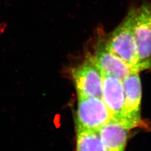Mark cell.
I'll use <instances>...</instances> for the list:
<instances>
[{
    "label": "cell",
    "mask_w": 151,
    "mask_h": 151,
    "mask_svg": "<svg viewBox=\"0 0 151 151\" xmlns=\"http://www.w3.org/2000/svg\"><path fill=\"white\" fill-rule=\"evenodd\" d=\"M134 8H131L123 21L104 39L108 49L138 72L139 55L133 32Z\"/></svg>",
    "instance_id": "obj_1"
},
{
    "label": "cell",
    "mask_w": 151,
    "mask_h": 151,
    "mask_svg": "<svg viewBox=\"0 0 151 151\" xmlns=\"http://www.w3.org/2000/svg\"><path fill=\"white\" fill-rule=\"evenodd\" d=\"M133 32L139 55L140 71L151 69V1L134 8Z\"/></svg>",
    "instance_id": "obj_2"
},
{
    "label": "cell",
    "mask_w": 151,
    "mask_h": 151,
    "mask_svg": "<svg viewBox=\"0 0 151 151\" xmlns=\"http://www.w3.org/2000/svg\"><path fill=\"white\" fill-rule=\"evenodd\" d=\"M72 75L78 96L102 98L103 76L91 55L73 69Z\"/></svg>",
    "instance_id": "obj_3"
},
{
    "label": "cell",
    "mask_w": 151,
    "mask_h": 151,
    "mask_svg": "<svg viewBox=\"0 0 151 151\" xmlns=\"http://www.w3.org/2000/svg\"><path fill=\"white\" fill-rule=\"evenodd\" d=\"M111 119L101 98L78 96L77 129L99 130Z\"/></svg>",
    "instance_id": "obj_4"
},
{
    "label": "cell",
    "mask_w": 151,
    "mask_h": 151,
    "mask_svg": "<svg viewBox=\"0 0 151 151\" xmlns=\"http://www.w3.org/2000/svg\"><path fill=\"white\" fill-rule=\"evenodd\" d=\"M125 96V124L128 130L141 125L142 86L139 72L134 71L122 81Z\"/></svg>",
    "instance_id": "obj_5"
},
{
    "label": "cell",
    "mask_w": 151,
    "mask_h": 151,
    "mask_svg": "<svg viewBox=\"0 0 151 151\" xmlns=\"http://www.w3.org/2000/svg\"><path fill=\"white\" fill-rule=\"evenodd\" d=\"M91 56L103 76L115 77L123 81L132 73L137 71L108 50L104 39L98 40Z\"/></svg>",
    "instance_id": "obj_6"
},
{
    "label": "cell",
    "mask_w": 151,
    "mask_h": 151,
    "mask_svg": "<svg viewBox=\"0 0 151 151\" xmlns=\"http://www.w3.org/2000/svg\"><path fill=\"white\" fill-rule=\"evenodd\" d=\"M101 98L111 119L124 126L125 96L122 81L115 77L103 76Z\"/></svg>",
    "instance_id": "obj_7"
},
{
    "label": "cell",
    "mask_w": 151,
    "mask_h": 151,
    "mask_svg": "<svg viewBox=\"0 0 151 151\" xmlns=\"http://www.w3.org/2000/svg\"><path fill=\"white\" fill-rule=\"evenodd\" d=\"M129 130L120 122L111 119L98 131L106 151H124Z\"/></svg>",
    "instance_id": "obj_8"
},
{
    "label": "cell",
    "mask_w": 151,
    "mask_h": 151,
    "mask_svg": "<svg viewBox=\"0 0 151 151\" xmlns=\"http://www.w3.org/2000/svg\"><path fill=\"white\" fill-rule=\"evenodd\" d=\"M76 151H106L98 130L77 129Z\"/></svg>",
    "instance_id": "obj_9"
}]
</instances>
